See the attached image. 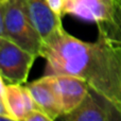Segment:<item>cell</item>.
I'll return each mask as SVG.
<instances>
[{
    "label": "cell",
    "instance_id": "7c38bea8",
    "mask_svg": "<svg viewBox=\"0 0 121 121\" xmlns=\"http://www.w3.org/2000/svg\"><path fill=\"white\" fill-rule=\"evenodd\" d=\"M46 1L53 13H55L57 16L63 17L66 0H46Z\"/></svg>",
    "mask_w": 121,
    "mask_h": 121
},
{
    "label": "cell",
    "instance_id": "5b68a950",
    "mask_svg": "<svg viewBox=\"0 0 121 121\" xmlns=\"http://www.w3.org/2000/svg\"><path fill=\"white\" fill-rule=\"evenodd\" d=\"M60 119L66 121H113L121 120V114L107 99L90 88L81 105Z\"/></svg>",
    "mask_w": 121,
    "mask_h": 121
},
{
    "label": "cell",
    "instance_id": "9c48e42d",
    "mask_svg": "<svg viewBox=\"0 0 121 121\" xmlns=\"http://www.w3.org/2000/svg\"><path fill=\"white\" fill-rule=\"evenodd\" d=\"M25 3L30 19L43 40L62 26V17L52 12L46 0H25Z\"/></svg>",
    "mask_w": 121,
    "mask_h": 121
},
{
    "label": "cell",
    "instance_id": "277c9868",
    "mask_svg": "<svg viewBox=\"0 0 121 121\" xmlns=\"http://www.w3.org/2000/svg\"><path fill=\"white\" fill-rule=\"evenodd\" d=\"M38 108L30 90L23 84L8 83L1 79L0 118L8 121H23L33 109Z\"/></svg>",
    "mask_w": 121,
    "mask_h": 121
},
{
    "label": "cell",
    "instance_id": "7a4b0ae2",
    "mask_svg": "<svg viewBox=\"0 0 121 121\" xmlns=\"http://www.w3.org/2000/svg\"><path fill=\"white\" fill-rule=\"evenodd\" d=\"M0 36L13 40L36 56L40 55L43 38L30 19L25 0L0 3Z\"/></svg>",
    "mask_w": 121,
    "mask_h": 121
},
{
    "label": "cell",
    "instance_id": "3957f363",
    "mask_svg": "<svg viewBox=\"0 0 121 121\" xmlns=\"http://www.w3.org/2000/svg\"><path fill=\"white\" fill-rule=\"evenodd\" d=\"M36 57L13 40L0 36V78L5 82L26 84Z\"/></svg>",
    "mask_w": 121,
    "mask_h": 121
},
{
    "label": "cell",
    "instance_id": "5bb4252c",
    "mask_svg": "<svg viewBox=\"0 0 121 121\" xmlns=\"http://www.w3.org/2000/svg\"><path fill=\"white\" fill-rule=\"evenodd\" d=\"M117 1H118V2H120V3H121V0H117Z\"/></svg>",
    "mask_w": 121,
    "mask_h": 121
},
{
    "label": "cell",
    "instance_id": "30bf717a",
    "mask_svg": "<svg viewBox=\"0 0 121 121\" xmlns=\"http://www.w3.org/2000/svg\"><path fill=\"white\" fill-rule=\"evenodd\" d=\"M98 30L102 31L107 37L121 44V3L117 1L115 15L107 22L98 23Z\"/></svg>",
    "mask_w": 121,
    "mask_h": 121
},
{
    "label": "cell",
    "instance_id": "52a82bcc",
    "mask_svg": "<svg viewBox=\"0 0 121 121\" xmlns=\"http://www.w3.org/2000/svg\"><path fill=\"white\" fill-rule=\"evenodd\" d=\"M116 6L117 0H66L64 15L69 14L98 25L113 19Z\"/></svg>",
    "mask_w": 121,
    "mask_h": 121
},
{
    "label": "cell",
    "instance_id": "8992f818",
    "mask_svg": "<svg viewBox=\"0 0 121 121\" xmlns=\"http://www.w3.org/2000/svg\"><path fill=\"white\" fill-rule=\"evenodd\" d=\"M36 105L50 117L51 120L63 116V103L55 74H46L43 78L26 84Z\"/></svg>",
    "mask_w": 121,
    "mask_h": 121
},
{
    "label": "cell",
    "instance_id": "6da1fadb",
    "mask_svg": "<svg viewBox=\"0 0 121 121\" xmlns=\"http://www.w3.org/2000/svg\"><path fill=\"white\" fill-rule=\"evenodd\" d=\"M40 57L46 74H70L84 80L121 114V44L99 30L96 42H84L57 28L43 40Z\"/></svg>",
    "mask_w": 121,
    "mask_h": 121
},
{
    "label": "cell",
    "instance_id": "ba28073f",
    "mask_svg": "<svg viewBox=\"0 0 121 121\" xmlns=\"http://www.w3.org/2000/svg\"><path fill=\"white\" fill-rule=\"evenodd\" d=\"M63 103V116L68 115L81 105L90 90L84 80L70 74H55Z\"/></svg>",
    "mask_w": 121,
    "mask_h": 121
},
{
    "label": "cell",
    "instance_id": "4fadbf2b",
    "mask_svg": "<svg viewBox=\"0 0 121 121\" xmlns=\"http://www.w3.org/2000/svg\"><path fill=\"white\" fill-rule=\"evenodd\" d=\"M4 1H6V0H0V3H2V2H4Z\"/></svg>",
    "mask_w": 121,
    "mask_h": 121
},
{
    "label": "cell",
    "instance_id": "8fae6325",
    "mask_svg": "<svg viewBox=\"0 0 121 121\" xmlns=\"http://www.w3.org/2000/svg\"><path fill=\"white\" fill-rule=\"evenodd\" d=\"M23 121H52V120H51L50 117H49L46 113H44L42 109L35 108L32 112H30V113L26 116Z\"/></svg>",
    "mask_w": 121,
    "mask_h": 121
}]
</instances>
